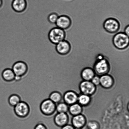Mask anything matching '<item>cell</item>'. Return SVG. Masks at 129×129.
I'll list each match as a JSON object with an SVG mask.
<instances>
[{
  "label": "cell",
  "mask_w": 129,
  "mask_h": 129,
  "mask_svg": "<svg viewBox=\"0 0 129 129\" xmlns=\"http://www.w3.org/2000/svg\"><path fill=\"white\" fill-rule=\"evenodd\" d=\"M110 68L109 61L106 57L101 54L97 55L93 64V69L97 75L108 74Z\"/></svg>",
  "instance_id": "obj_1"
},
{
  "label": "cell",
  "mask_w": 129,
  "mask_h": 129,
  "mask_svg": "<svg viewBox=\"0 0 129 129\" xmlns=\"http://www.w3.org/2000/svg\"><path fill=\"white\" fill-rule=\"evenodd\" d=\"M112 43L116 48L120 50H124L128 46L129 36L124 32L117 33L113 36Z\"/></svg>",
  "instance_id": "obj_2"
},
{
  "label": "cell",
  "mask_w": 129,
  "mask_h": 129,
  "mask_svg": "<svg viewBox=\"0 0 129 129\" xmlns=\"http://www.w3.org/2000/svg\"><path fill=\"white\" fill-rule=\"evenodd\" d=\"M66 33L64 30L57 27L53 28L49 31L48 37L50 42L54 45L64 40Z\"/></svg>",
  "instance_id": "obj_3"
},
{
  "label": "cell",
  "mask_w": 129,
  "mask_h": 129,
  "mask_svg": "<svg viewBox=\"0 0 129 129\" xmlns=\"http://www.w3.org/2000/svg\"><path fill=\"white\" fill-rule=\"evenodd\" d=\"M56 104L49 98L44 100L40 103V109L41 113L45 115H53L56 112Z\"/></svg>",
  "instance_id": "obj_4"
},
{
  "label": "cell",
  "mask_w": 129,
  "mask_h": 129,
  "mask_svg": "<svg viewBox=\"0 0 129 129\" xmlns=\"http://www.w3.org/2000/svg\"><path fill=\"white\" fill-rule=\"evenodd\" d=\"M104 28L109 34L115 33L120 29V24L119 21L114 18L110 17L106 19L103 23Z\"/></svg>",
  "instance_id": "obj_5"
},
{
  "label": "cell",
  "mask_w": 129,
  "mask_h": 129,
  "mask_svg": "<svg viewBox=\"0 0 129 129\" xmlns=\"http://www.w3.org/2000/svg\"><path fill=\"white\" fill-rule=\"evenodd\" d=\"M14 111L17 117L20 118H24L29 114L30 107L26 102L21 101L14 107Z\"/></svg>",
  "instance_id": "obj_6"
},
{
  "label": "cell",
  "mask_w": 129,
  "mask_h": 129,
  "mask_svg": "<svg viewBox=\"0 0 129 129\" xmlns=\"http://www.w3.org/2000/svg\"><path fill=\"white\" fill-rule=\"evenodd\" d=\"M79 87L81 93L90 96L96 93L97 90L96 86L91 81L83 80L80 83Z\"/></svg>",
  "instance_id": "obj_7"
},
{
  "label": "cell",
  "mask_w": 129,
  "mask_h": 129,
  "mask_svg": "<svg viewBox=\"0 0 129 129\" xmlns=\"http://www.w3.org/2000/svg\"><path fill=\"white\" fill-rule=\"evenodd\" d=\"M11 69L15 75L22 77L27 73L28 70V67L25 62L18 61L13 64Z\"/></svg>",
  "instance_id": "obj_8"
},
{
  "label": "cell",
  "mask_w": 129,
  "mask_h": 129,
  "mask_svg": "<svg viewBox=\"0 0 129 129\" xmlns=\"http://www.w3.org/2000/svg\"><path fill=\"white\" fill-rule=\"evenodd\" d=\"M55 45V50L57 52L61 55H64L69 54L71 49L70 43L65 40L60 42Z\"/></svg>",
  "instance_id": "obj_9"
},
{
  "label": "cell",
  "mask_w": 129,
  "mask_h": 129,
  "mask_svg": "<svg viewBox=\"0 0 129 129\" xmlns=\"http://www.w3.org/2000/svg\"><path fill=\"white\" fill-rule=\"evenodd\" d=\"M56 27L64 30L69 28L72 24L71 19L69 16L66 15L59 16L55 23Z\"/></svg>",
  "instance_id": "obj_10"
},
{
  "label": "cell",
  "mask_w": 129,
  "mask_h": 129,
  "mask_svg": "<svg viewBox=\"0 0 129 129\" xmlns=\"http://www.w3.org/2000/svg\"><path fill=\"white\" fill-rule=\"evenodd\" d=\"M71 122L75 128L83 129L87 124V119L84 115L81 114L73 116Z\"/></svg>",
  "instance_id": "obj_11"
},
{
  "label": "cell",
  "mask_w": 129,
  "mask_h": 129,
  "mask_svg": "<svg viewBox=\"0 0 129 129\" xmlns=\"http://www.w3.org/2000/svg\"><path fill=\"white\" fill-rule=\"evenodd\" d=\"M114 80L112 76L108 74L100 77V85L105 89H109L113 86Z\"/></svg>",
  "instance_id": "obj_12"
},
{
  "label": "cell",
  "mask_w": 129,
  "mask_h": 129,
  "mask_svg": "<svg viewBox=\"0 0 129 129\" xmlns=\"http://www.w3.org/2000/svg\"><path fill=\"white\" fill-rule=\"evenodd\" d=\"M53 120L57 126L61 127L68 124L69 117L67 113H57L54 116Z\"/></svg>",
  "instance_id": "obj_13"
},
{
  "label": "cell",
  "mask_w": 129,
  "mask_h": 129,
  "mask_svg": "<svg viewBox=\"0 0 129 129\" xmlns=\"http://www.w3.org/2000/svg\"><path fill=\"white\" fill-rule=\"evenodd\" d=\"M78 95L74 91L69 90L64 93L63 96L64 102L69 106L78 102Z\"/></svg>",
  "instance_id": "obj_14"
},
{
  "label": "cell",
  "mask_w": 129,
  "mask_h": 129,
  "mask_svg": "<svg viewBox=\"0 0 129 129\" xmlns=\"http://www.w3.org/2000/svg\"><path fill=\"white\" fill-rule=\"evenodd\" d=\"M27 7L26 0H13L11 7L15 12L18 13L23 12Z\"/></svg>",
  "instance_id": "obj_15"
},
{
  "label": "cell",
  "mask_w": 129,
  "mask_h": 129,
  "mask_svg": "<svg viewBox=\"0 0 129 129\" xmlns=\"http://www.w3.org/2000/svg\"><path fill=\"white\" fill-rule=\"evenodd\" d=\"M95 75L94 70L89 67L83 68L81 72V77L84 81H91Z\"/></svg>",
  "instance_id": "obj_16"
},
{
  "label": "cell",
  "mask_w": 129,
  "mask_h": 129,
  "mask_svg": "<svg viewBox=\"0 0 129 129\" xmlns=\"http://www.w3.org/2000/svg\"><path fill=\"white\" fill-rule=\"evenodd\" d=\"M15 74L11 68H8L5 69L2 72L1 77L5 81L10 82L14 81Z\"/></svg>",
  "instance_id": "obj_17"
},
{
  "label": "cell",
  "mask_w": 129,
  "mask_h": 129,
  "mask_svg": "<svg viewBox=\"0 0 129 129\" xmlns=\"http://www.w3.org/2000/svg\"><path fill=\"white\" fill-rule=\"evenodd\" d=\"M83 111V107L77 102L69 106L68 112L73 116L81 114Z\"/></svg>",
  "instance_id": "obj_18"
},
{
  "label": "cell",
  "mask_w": 129,
  "mask_h": 129,
  "mask_svg": "<svg viewBox=\"0 0 129 129\" xmlns=\"http://www.w3.org/2000/svg\"><path fill=\"white\" fill-rule=\"evenodd\" d=\"M91 99L90 96L81 93L78 95V102L82 107H86L90 103Z\"/></svg>",
  "instance_id": "obj_19"
},
{
  "label": "cell",
  "mask_w": 129,
  "mask_h": 129,
  "mask_svg": "<svg viewBox=\"0 0 129 129\" xmlns=\"http://www.w3.org/2000/svg\"><path fill=\"white\" fill-rule=\"evenodd\" d=\"M48 98L57 104L61 102L63 99V96L60 92L55 90L50 93Z\"/></svg>",
  "instance_id": "obj_20"
},
{
  "label": "cell",
  "mask_w": 129,
  "mask_h": 129,
  "mask_svg": "<svg viewBox=\"0 0 129 129\" xmlns=\"http://www.w3.org/2000/svg\"><path fill=\"white\" fill-rule=\"evenodd\" d=\"M21 101V97L19 95L16 93L11 94L8 99L9 104L12 107H15Z\"/></svg>",
  "instance_id": "obj_21"
},
{
  "label": "cell",
  "mask_w": 129,
  "mask_h": 129,
  "mask_svg": "<svg viewBox=\"0 0 129 129\" xmlns=\"http://www.w3.org/2000/svg\"><path fill=\"white\" fill-rule=\"evenodd\" d=\"M69 106L64 102H60L56 104V111L57 113H67Z\"/></svg>",
  "instance_id": "obj_22"
},
{
  "label": "cell",
  "mask_w": 129,
  "mask_h": 129,
  "mask_svg": "<svg viewBox=\"0 0 129 129\" xmlns=\"http://www.w3.org/2000/svg\"><path fill=\"white\" fill-rule=\"evenodd\" d=\"M59 16L56 13L52 12L50 13L48 17V20L49 22L51 24L56 23Z\"/></svg>",
  "instance_id": "obj_23"
},
{
  "label": "cell",
  "mask_w": 129,
  "mask_h": 129,
  "mask_svg": "<svg viewBox=\"0 0 129 129\" xmlns=\"http://www.w3.org/2000/svg\"><path fill=\"white\" fill-rule=\"evenodd\" d=\"M87 124L88 129H100V124L95 121H89Z\"/></svg>",
  "instance_id": "obj_24"
},
{
  "label": "cell",
  "mask_w": 129,
  "mask_h": 129,
  "mask_svg": "<svg viewBox=\"0 0 129 129\" xmlns=\"http://www.w3.org/2000/svg\"><path fill=\"white\" fill-rule=\"evenodd\" d=\"M91 81L96 86L100 85V77L98 75L95 76Z\"/></svg>",
  "instance_id": "obj_25"
},
{
  "label": "cell",
  "mask_w": 129,
  "mask_h": 129,
  "mask_svg": "<svg viewBox=\"0 0 129 129\" xmlns=\"http://www.w3.org/2000/svg\"><path fill=\"white\" fill-rule=\"evenodd\" d=\"M34 129H48L45 124L43 123H37L34 127Z\"/></svg>",
  "instance_id": "obj_26"
},
{
  "label": "cell",
  "mask_w": 129,
  "mask_h": 129,
  "mask_svg": "<svg viewBox=\"0 0 129 129\" xmlns=\"http://www.w3.org/2000/svg\"><path fill=\"white\" fill-rule=\"evenodd\" d=\"M61 129H75L72 125L67 124L61 127Z\"/></svg>",
  "instance_id": "obj_27"
},
{
  "label": "cell",
  "mask_w": 129,
  "mask_h": 129,
  "mask_svg": "<svg viewBox=\"0 0 129 129\" xmlns=\"http://www.w3.org/2000/svg\"><path fill=\"white\" fill-rule=\"evenodd\" d=\"M125 34L129 36V25H127L125 27L124 30V32Z\"/></svg>",
  "instance_id": "obj_28"
},
{
  "label": "cell",
  "mask_w": 129,
  "mask_h": 129,
  "mask_svg": "<svg viewBox=\"0 0 129 129\" xmlns=\"http://www.w3.org/2000/svg\"><path fill=\"white\" fill-rule=\"evenodd\" d=\"M3 5V2L2 0H0V9L2 8Z\"/></svg>",
  "instance_id": "obj_29"
},
{
  "label": "cell",
  "mask_w": 129,
  "mask_h": 129,
  "mask_svg": "<svg viewBox=\"0 0 129 129\" xmlns=\"http://www.w3.org/2000/svg\"><path fill=\"white\" fill-rule=\"evenodd\" d=\"M75 129H81V128H75Z\"/></svg>",
  "instance_id": "obj_30"
}]
</instances>
